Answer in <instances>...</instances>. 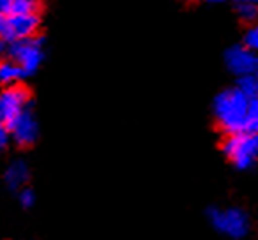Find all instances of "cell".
I'll return each instance as SVG.
<instances>
[{
  "label": "cell",
  "instance_id": "14",
  "mask_svg": "<svg viewBox=\"0 0 258 240\" xmlns=\"http://www.w3.org/2000/svg\"><path fill=\"white\" fill-rule=\"evenodd\" d=\"M246 133L258 134V97L249 101V108H247V117H246Z\"/></svg>",
  "mask_w": 258,
  "mask_h": 240
},
{
  "label": "cell",
  "instance_id": "3",
  "mask_svg": "<svg viewBox=\"0 0 258 240\" xmlns=\"http://www.w3.org/2000/svg\"><path fill=\"white\" fill-rule=\"evenodd\" d=\"M221 150L225 157L240 172L253 168L258 161V134L237 133L225 136L221 143Z\"/></svg>",
  "mask_w": 258,
  "mask_h": 240
},
{
  "label": "cell",
  "instance_id": "9",
  "mask_svg": "<svg viewBox=\"0 0 258 240\" xmlns=\"http://www.w3.org/2000/svg\"><path fill=\"white\" fill-rule=\"evenodd\" d=\"M29 179H30V170L27 166V163L22 161V159L13 161L4 172L6 186H8L9 191H15V193H18L20 189L29 186Z\"/></svg>",
  "mask_w": 258,
  "mask_h": 240
},
{
  "label": "cell",
  "instance_id": "4",
  "mask_svg": "<svg viewBox=\"0 0 258 240\" xmlns=\"http://www.w3.org/2000/svg\"><path fill=\"white\" fill-rule=\"evenodd\" d=\"M9 60H13L25 76H30L41 67V62L44 58L43 41L39 37H30V39L16 41L8 46Z\"/></svg>",
  "mask_w": 258,
  "mask_h": 240
},
{
  "label": "cell",
  "instance_id": "16",
  "mask_svg": "<svg viewBox=\"0 0 258 240\" xmlns=\"http://www.w3.org/2000/svg\"><path fill=\"white\" fill-rule=\"evenodd\" d=\"M18 201H20V205H22L23 208H32L34 205H36V193H34V189H30L29 186L27 187H23V189H20L18 193Z\"/></svg>",
  "mask_w": 258,
  "mask_h": 240
},
{
  "label": "cell",
  "instance_id": "12",
  "mask_svg": "<svg viewBox=\"0 0 258 240\" xmlns=\"http://www.w3.org/2000/svg\"><path fill=\"white\" fill-rule=\"evenodd\" d=\"M235 89L242 94L246 99H256L258 97V76L256 74H247L237 78Z\"/></svg>",
  "mask_w": 258,
  "mask_h": 240
},
{
  "label": "cell",
  "instance_id": "1",
  "mask_svg": "<svg viewBox=\"0 0 258 240\" xmlns=\"http://www.w3.org/2000/svg\"><path fill=\"white\" fill-rule=\"evenodd\" d=\"M247 108H249V99H246L235 87L221 90L214 97L212 113L216 124L225 133V136L242 133L246 127Z\"/></svg>",
  "mask_w": 258,
  "mask_h": 240
},
{
  "label": "cell",
  "instance_id": "15",
  "mask_svg": "<svg viewBox=\"0 0 258 240\" xmlns=\"http://www.w3.org/2000/svg\"><path fill=\"white\" fill-rule=\"evenodd\" d=\"M242 46L253 53H258V23L249 25L242 36Z\"/></svg>",
  "mask_w": 258,
  "mask_h": 240
},
{
  "label": "cell",
  "instance_id": "10",
  "mask_svg": "<svg viewBox=\"0 0 258 240\" xmlns=\"http://www.w3.org/2000/svg\"><path fill=\"white\" fill-rule=\"evenodd\" d=\"M25 78L20 65H16L13 60H2L0 62V85L4 87H15L20 85V82Z\"/></svg>",
  "mask_w": 258,
  "mask_h": 240
},
{
  "label": "cell",
  "instance_id": "19",
  "mask_svg": "<svg viewBox=\"0 0 258 240\" xmlns=\"http://www.w3.org/2000/svg\"><path fill=\"white\" fill-rule=\"evenodd\" d=\"M6 51H8V43H4V41L0 39V57H2Z\"/></svg>",
  "mask_w": 258,
  "mask_h": 240
},
{
  "label": "cell",
  "instance_id": "18",
  "mask_svg": "<svg viewBox=\"0 0 258 240\" xmlns=\"http://www.w3.org/2000/svg\"><path fill=\"white\" fill-rule=\"evenodd\" d=\"M13 0H0V15H4V13L9 11V6H11Z\"/></svg>",
  "mask_w": 258,
  "mask_h": 240
},
{
  "label": "cell",
  "instance_id": "5",
  "mask_svg": "<svg viewBox=\"0 0 258 240\" xmlns=\"http://www.w3.org/2000/svg\"><path fill=\"white\" fill-rule=\"evenodd\" d=\"M41 27V20L37 15L23 16L4 13L0 15V39L4 43H16V41L36 37Z\"/></svg>",
  "mask_w": 258,
  "mask_h": 240
},
{
  "label": "cell",
  "instance_id": "6",
  "mask_svg": "<svg viewBox=\"0 0 258 240\" xmlns=\"http://www.w3.org/2000/svg\"><path fill=\"white\" fill-rule=\"evenodd\" d=\"M27 110H30V96L25 87H6L0 92V122L8 127Z\"/></svg>",
  "mask_w": 258,
  "mask_h": 240
},
{
  "label": "cell",
  "instance_id": "2",
  "mask_svg": "<svg viewBox=\"0 0 258 240\" xmlns=\"http://www.w3.org/2000/svg\"><path fill=\"white\" fill-rule=\"evenodd\" d=\"M211 226L232 240H242L251 231V219L246 210L239 207H211L207 210Z\"/></svg>",
  "mask_w": 258,
  "mask_h": 240
},
{
  "label": "cell",
  "instance_id": "22",
  "mask_svg": "<svg viewBox=\"0 0 258 240\" xmlns=\"http://www.w3.org/2000/svg\"><path fill=\"white\" fill-rule=\"evenodd\" d=\"M256 76H258V71H256Z\"/></svg>",
  "mask_w": 258,
  "mask_h": 240
},
{
  "label": "cell",
  "instance_id": "7",
  "mask_svg": "<svg viewBox=\"0 0 258 240\" xmlns=\"http://www.w3.org/2000/svg\"><path fill=\"white\" fill-rule=\"evenodd\" d=\"M225 65L237 78L247 74H256L258 55L244 48L242 44H233L225 51Z\"/></svg>",
  "mask_w": 258,
  "mask_h": 240
},
{
  "label": "cell",
  "instance_id": "17",
  "mask_svg": "<svg viewBox=\"0 0 258 240\" xmlns=\"http://www.w3.org/2000/svg\"><path fill=\"white\" fill-rule=\"evenodd\" d=\"M9 141H11V131L4 122H0V150L8 147Z\"/></svg>",
  "mask_w": 258,
  "mask_h": 240
},
{
  "label": "cell",
  "instance_id": "13",
  "mask_svg": "<svg viewBox=\"0 0 258 240\" xmlns=\"http://www.w3.org/2000/svg\"><path fill=\"white\" fill-rule=\"evenodd\" d=\"M235 13L244 23L254 25L258 20V8L249 0H235Z\"/></svg>",
  "mask_w": 258,
  "mask_h": 240
},
{
  "label": "cell",
  "instance_id": "21",
  "mask_svg": "<svg viewBox=\"0 0 258 240\" xmlns=\"http://www.w3.org/2000/svg\"><path fill=\"white\" fill-rule=\"evenodd\" d=\"M249 2H253V4H254V6H256V8H258V0H249Z\"/></svg>",
  "mask_w": 258,
  "mask_h": 240
},
{
  "label": "cell",
  "instance_id": "20",
  "mask_svg": "<svg viewBox=\"0 0 258 240\" xmlns=\"http://www.w3.org/2000/svg\"><path fill=\"white\" fill-rule=\"evenodd\" d=\"M211 4H221V2H226V0H207Z\"/></svg>",
  "mask_w": 258,
  "mask_h": 240
},
{
  "label": "cell",
  "instance_id": "8",
  "mask_svg": "<svg viewBox=\"0 0 258 240\" xmlns=\"http://www.w3.org/2000/svg\"><path fill=\"white\" fill-rule=\"evenodd\" d=\"M9 131H11V140L20 147H30L36 143L39 138V124L32 110H27L22 117L16 118L9 126Z\"/></svg>",
  "mask_w": 258,
  "mask_h": 240
},
{
  "label": "cell",
  "instance_id": "11",
  "mask_svg": "<svg viewBox=\"0 0 258 240\" xmlns=\"http://www.w3.org/2000/svg\"><path fill=\"white\" fill-rule=\"evenodd\" d=\"M41 9V0H13L11 6H9V11L11 15H23V16H39Z\"/></svg>",
  "mask_w": 258,
  "mask_h": 240
}]
</instances>
